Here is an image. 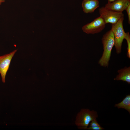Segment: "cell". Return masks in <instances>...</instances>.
<instances>
[{
	"mask_svg": "<svg viewBox=\"0 0 130 130\" xmlns=\"http://www.w3.org/2000/svg\"><path fill=\"white\" fill-rule=\"evenodd\" d=\"M98 10L100 16L106 24L109 23L112 24H116L121 18L124 16L122 13L109 10L104 6L99 8Z\"/></svg>",
	"mask_w": 130,
	"mask_h": 130,
	"instance_id": "4",
	"label": "cell"
},
{
	"mask_svg": "<svg viewBox=\"0 0 130 130\" xmlns=\"http://www.w3.org/2000/svg\"><path fill=\"white\" fill-rule=\"evenodd\" d=\"M6 0H0V5L1 4L4 2Z\"/></svg>",
	"mask_w": 130,
	"mask_h": 130,
	"instance_id": "14",
	"label": "cell"
},
{
	"mask_svg": "<svg viewBox=\"0 0 130 130\" xmlns=\"http://www.w3.org/2000/svg\"><path fill=\"white\" fill-rule=\"evenodd\" d=\"M108 1V2L110 3L112 2L115 0H107Z\"/></svg>",
	"mask_w": 130,
	"mask_h": 130,
	"instance_id": "15",
	"label": "cell"
},
{
	"mask_svg": "<svg viewBox=\"0 0 130 130\" xmlns=\"http://www.w3.org/2000/svg\"><path fill=\"white\" fill-rule=\"evenodd\" d=\"M102 42L104 51L102 56L98 61V64L102 66L108 67L112 48L115 45L114 34L111 29L103 35Z\"/></svg>",
	"mask_w": 130,
	"mask_h": 130,
	"instance_id": "1",
	"label": "cell"
},
{
	"mask_svg": "<svg viewBox=\"0 0 130 130\" xmlns=\"http://www.w3.org/2000/svg\"><path fill=\"white\" fill-rule=\"evenodd\" d=\"M106 24L103 19L100 16L83 26L82 29L87 34H94L102 31L105 27Z\"/></svg>",
	"mask_w": 130,
	"mask_h": 130,
	"instance_id": "5",
	"label": "cell"
},
{
	"mask_svg": "<svg viewBox=\"0 0 130 130\" xmlns=\"http://www.w3.org/2000/svg\"><path fill=\"white\" fill-rule=\"evenodd\" d=\"M127 12L128 17V22L129 24H130V4L126 8L125 10Z\"/></svg>",
	"mask_w": 130,
	"mask_h": 130,
	"instance_id": "13",
	"label": "cell"
},
{
	"mask_svg": "<svg viewBox=\"0 0 130 130\" xmlns=\"http://www.w3.org/2000/svg\"><path fill=\"white\" fill-rule=\"evenodd\" d=\"M118 109H124L130 114V95H127L120 102L116 104L114 106Z\"/></svg>",
	"mask_w": 130,
	"mask_h": 130,
	"instance_id": "10",
	"label": "cell"
},
{
	"mask_svg": "<svg viewBox=\"0 0 130 130\" xmlns=\"http://www.w3.org/2000/svg\"><path fill=\"white\" fill-rule=\"evenodd\" d=\"M98 117L97 112L94 110L83 109L77 114L75 123L78 128L87 129L90 122Z\"/></svg>",
	"mask_w": 130,
	"mask_h": 130,
	"instance_id": "2",
	"label": "cell"
},
{
	"mask_svg": "<svg viewBox=\"0 0 130 130\" xmlns=\"http://www.w3.org/2000/svg\"><path fill=\"white\" fill-rule=\"evenodd\" d=\"M124 19V17H122L116 23L111 25V30L114 34V46L118 54L120 53L122 51V45L126 34L123 27Z\"/></svg>",
	"mask_w": 130,
	"mask_h": 130,
	"instance_id": "3",
	"label": "cell"
},
{
	"mask_svg": "<svg viewBox=\"0 0 130 130\" xmlns=\"http://www.w3.org/2000/svg\"><path fill=\"white\" fill-rule=\"evenodd\" d=\"M118 74L114 79L115 80H121L130 84V67H125L118 70Z\"/></svg>",
	"mask_w": 130,
	"mask_h": 130,
	"instance_id": "9",
	"label": "cell"
},
{
	"mask_svg": "<svg viewBox=\"0 0 130 130\" xmlns=\"http://www.w3.org/2000/svg\"><path fill=\"white\" fill-rule=\"evenodd\" d=\"M17 51L15 50L9 53L0 56V73L2 82H5L6 76L11 60Z\"/></svg>",
	"mask_w": 130,
	"mask_h": 130,
	"instance_id": "6",
	"label": "cell"
},
{
	"mask_svg": "<svg viewBox=\"0 0 130 130\" xmlns=\"http://www.w3.org/2000/svg\"><path fill=\"white\" fill-rule=\"evenodd\" d=\"M83 12L85 13H92L99 6L98 0H83L82 3Z\"/></svg>",
	"mask_w": 130,
	"mask_h": 130,
	"instance_id": "8",
	"label": "cell"
},
{
	"mask_svg": "<svg viewBox=\"0 0 130 130\" xmlns=\"http://www.w3.org/2000/svg\"><path fill=\"white\" fill-rule=\"evenodd\" d=\"M87 129L92 130H103L104 128L101 126L98 123L97 119L92 120L90 122Z\"/></svg>",
	"mask_w": 130,
	"mask_h": 130,
	"instance_id": "11",
	"label": "cell"
},
{
	"mask_svg": "<svg viewBox=\"0 0 130 130\" xmlns=\"http://www.w3.org/2000/svg\"><path fill=\"white\" fill-rule=\"evenodd\" d=\"M127 41V55L129 58H130V35L129 32H126L124 38Z\"/></svg>",
	"mask_w": 130,
	"mask_h": 130,
	"instance_id": "12",
	"label": "cell"
},
{
	"mask_svg": "<svg viewBox=\"0 0 130 130\" xmlns=\"http://www.w3.org/2000/svg\"><path fill=\"white\" fill-rule=\"evenodd\" d=\"M130 4V0H115L111 2H108L104 7L117 12L122 13Z\"/></svg>",
	"mask_w": 130,
	"mask_h": 130,
	"instance_id": "7",
	"label": "cell"
}]
</instances>
